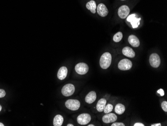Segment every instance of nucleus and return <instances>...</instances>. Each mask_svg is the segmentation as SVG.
I'll use <instances>...</instances> for the list:
<instances>
[{"mask_svg": "<svg viewBox=\"0 0 167 126\" xmlns=\"http://www.w3.org/2000/svg\"><path fill=\"white\" fill-rule=\"evenodd\" d=\"M64 122V118L60 115H57L55 116L53 120L54 126H61Z\"/></svg>", "mask_w": 167, "mask_h": 126, "instance_id": "a211bd4d", "label": "nucleus"}, {"mask_svg": "<svg viewBox=\"0 0 167 126\" xmlns=\"http://www.w3.org/2000/svg\"><path fill=\"white\" fill-rule=\"evenodd\" d=\"M130 13V9L126 5L120 7L118 10V15L121 19H125L128 16Z\"/></svg>", "mask_w": 167, "mask_h": 126, "instance_id": "1a4fd4ad", "label": "nucleus"}, {"mask_svg": "<svg viewBox=\"0 0 167 126\" xmlns=\"http://www.w3.org/2000/svg\"><path fill=\"white\" fill-rule=\"evenodd\" d=\"M97 13L100 16L104 17H106L109 13L107 7L104 4H100L97 7Z\"/></svg>", "mask_w": 167, "mask_h": 126, "instance_id": "9b49d317", "label": "nucleus"}, {"mask_svg": "<svg viewBox=\"0 0 167 126\" xmlns=\"http://www.w3.org/2000/svg\"><path fill=\"white\" fill-rule=\"evenodd\" d=\"M149 62L153 67L158 68L161 64V59L158 54L153 53L150 56Z\"/></svg>", "mask_w": 167, "mask_h": 126, "instance_id": "39448f33", "label": "nucleus"}, {"mask_svg": "<svg viewBox=\"0 0 167 126\" xmlns=\"http://www.w3.org/2000/svg\"><path fill=\"white\" fill-rule=\"evenodd\" d=\"M95 125H88V126H94Z\"/></svg>", "mask_w": 167, "mask_h": 126, "instance_id": "7c9ffc66", "label": "nucleus"}, {"mask_svg": "<svg viewBox=\"0 0 167 126\" xmlns=\"http://www.w3.org/2000/svg\"><path fill=\"white\" fill-rule=\"evenodd\" d=\"M132 62L128 59H123L118 63V68L121 70H128L132 67Z\"/></svg>", "mask_w": 167, "mask_h": 126, "instance_id": "7ed1b4c3", "label": "nucleus"}, {"mask_svg": "<svg viewBox=\"0 0 167 126\" xmlns=\"http://www.w3.org/2000/svg\"><path fill=\"white\" fill-rule=\"evenodd\" d=\"M75 70L79 75H84L89 71V66L83 62L78 63L75 66Z\"/></svg>", "mask_w": 167, "mask_h": 126, "instance_id": "423d86ee", "label": "nucleus"}, {"mask_svg": "<svg viewBox=\"0 0 167 126\" xmlns=\"http://www.w3.org/2000/svg\"><path fill=\"white\" fill-rule=\"evenodd\" d=\"M121 1H125V0H121Z\"/></svg>", "mask_w": 167, "mask_h": 126, "instance_id": "2f4dec72", "label": "nucleus"}, {"mask_svg": "<svg viewBox=\"0 0 167 126\" xmlns=\"http://www.w3.org/2000/svg\"><path fill=\"white\" fill-rule=\"evenodd\" d=\"M112 55L109 52L103 54L100 59V65L101 68L106 70L109 68L112 63Z\"/></svg>", "mask_w": 167, "mask_h": 126, "instance_id": "f257e3e1", "label": "nucleus"}, {"mask_svg": "<svg viewBox=\"0 0 167 126\" xmlns=\"http://www.w3.org/2000/svg\"><path fill=\"white\" fill-rule=\"evenodd\" d=\"M122 53L124 55L130 58H134L135 56V52L131 47L127 46L123 49Z\"/></svg>", "mask_w": 167, "mask_h": 126, "instance_id": "4468645a", "label": "nucleus"}, {"mask_svg": "<svg viewBox=\"0 0 167 126\" xmlns=\"http://www.w3.org/2000/svg\"><path fill=\"white\" fill-rule=\"evenodd\" d=\"M86 7L88 9V10L91 11L92 13L95 14L96 13V8H97V5L95 1L92 0L90 2H88L86 5Z\"/></svg>", "mask_w": 167, "mask_h": 126, "instance_id": "f3484780", "label": "nucleus"}, {"mask_svg": "<svg viewBox=\"0 0 167 126\" xmlns=\"http://www.w3.org/2000/svg\"><path fill=\"white\" fill-rule=\"evenodd\" d=\"M123 38V33L121 32H119L114 36L113 40L114 42H119Z\"/></svg>", "mask_w": 167, "mask_h": 126, "instance_id": "aec40b11", "label": "nucleus"}, {"mask_svg": "<svg viewBox=\"0 0 167 126\" xmlns=\"http://www.w3.org/2000/svg\"><path fill=\"white\" fill-rule=\"evenodd\" d=\"M97 99V94L94 91L89 92L85 97V101L87 103L91 104L94 103Z\"/></svg>", "mask_w": 167, "mask_h": 126, "instance_id": "ddd939ff", "label": "nucleus"}, {"mask_svg": "<svg viewBox=\"0 0 167 126\" xmlns=\"http://www.w3.org/2000/svg\"><path fill=\"white\" fill-rule=\"evenodd\" d=\"M0 126H4V125L2 123H0Z\"/></svg>", "mask_w": 167, "mask_h": 126, "instance_id": "c85d7f7f", "label": "nucleus"}, {"mask_svg": "<svg viewBox=\"0 0 167 126\" xmlns=\"http://www.w3.org/2000/svg\"><path fill=\"white\" fill-rule=\"evenodd\" d=\"M161 107L163 110L165 112H167V101H164L162 102L161 104Z\"/></svg>", "mask_w": 167, "mask_h": 126, "instance_id": "4be33fe9", "label": "nucleus"}, {"mask_svg": "<svg viewBox=\"0 0 167 126\" xmlns=\"http://www.w3.org/2000/svg\"><path fill=\"white\" fill-rule=\"evenodd\" d=\"M113 110V106L110 103H109L107 105H106L103 111L105 114H108L112 112Z\"/></svg>", "mask_w": 167, "mask_h": 126, "instance_id": "412c9836", "label": "nucleus"}, {"mask_svg": "<svg viewBox=\"0 0 167 126\" xmlns=\"http://www.w3.org/2000/svg\"><path fill=\"white\" fill-rule=\"evenodd\" d=\"M134 126H144V125L141 123H137L134 124Z\"/></svg>", "mask_w": 167, "mask_h": 126, "instance_id": "a878e982", "label": "nucleus"}, {"mask_svg": "<svg viewBox=\"0 0 167 126\" xmlns=\"http://www.w3.org/2000/svg\"><path fill=\"white\" fill-rule=\"evenodd\" d=\"M68 126H74L73 124H69L67 125Z\"/></svg>", "mask_w": 167, "mask_h": 126, "instance_id": "cd10ccee", "label": "nucleus"}, {"mask_svg": "<svg viewBox=\"0 0 167 126\" xmlns=\"http://www.w3.org/2000/svg\"><path fill=\"white\" fill-rule=\"evenodd\" d=\"M141 19V18H136V15L133 14L127 17V21L131 23L133 28H137L140 25Z\"/></svg>", "mask_w": 167, "mask_h": 126, "instance_id": "6e6552de", "label": "nucleus"}, {"mask_svg": "<svg viewBox=\"0 0 167 126\" xmlns=\"http://www.w3.org/2000/svg\"><path fill=\"white\" fill-rule=\"evenodd\" d=\"M115 111L117 114L122 115L124 113L125 111V105L121 103H118L117 105H116Z\"/></svg>", "mask_w": 167, "mask_h": 126, "instance_id": "6ab92c4d", "label": "nucleus"}, {"mask_svg": "<svg viewBox=\"0 0 167 126\" xmlns=\"http://www.w3.org/2000/svg\"><path fill=\"white\" fill-rule=\"evenodd\" d=\"M161 123H158V124H154L151 125V126H161Z\"/></svg>", "mask_w": 167, "mask_h": 126, "instance_id": "bb28decb", "label": "nucleus"}, {"mask_svg": "<svg viewBox=\"0 0 167 126\" xmlns=\"http://www.w3.org/2000/svg\"><path fill=\"white\" fill-rule=\"evenodd\" d=\"M107 103V100L105 99L102 98L98 102L97 104L96 105V108L98 111L99 112H102L104 111L105 107Z\"/></svg>", "mask_w": 167, "mask_h": 126, "instance_id": "dca6fc26", "label": "nucleus"}, {"mask_svg": "<svg viewBox=\"0 0 167 126\" xmlns=\"http://www.w3.org/2000/svg\"><path fill=\"white\" fill-rule=\"evenodd\" d=\"M68 75V69L66 66H62L59 70L57 76L60 80L65 79Z\"/></svg>", "mask_w": 167, "mask_h": 126, "instance_id": "f8f14e48", "label": "nucleus"}, {"mask_svg": "<svg viewBox=\"0 0 167 126\" xmlns=\"http://www.w3.org/2000/svg\"><path fill=\"white\" fill-rule=\"evenodd\" d=\"M128 41L131 45L134 47H138L140 46V42L138 37L134 35L129 36Z\"/></svg>", "mask_w": 167, "mask_h": 126, "instance_id": "2eb2a0df", "label": "nucleus"}, {"mask_svg": "<svg viewBox=\"0 0 167 126\" xmlns=\"http://www.w3.org/2000/svg\"><path fill=\"white\" fill-rule=\"evenodd\" d=\"M67 108L71 111H77L81 106L80 102L77 100H68L65 103Z\"/></svg>", "mask_w": 167, "mask_h": 126, "instance_id": "f03ea898", "label": "nucleus"}, {"mask_svg": "<svg viewBox=\"0 0 167 126\" xmlns=\"http://www.w3.org/2000/svg\"><path fill=\"white\" fill-rule=\"evenodd\" d=\"M91 120V116L89 114H82L77 117V122L81 125L88 124Z\"/></svg>", "mask_w": 167, "mask_h": 126, "instance_id": "0eeeda50", "label": "nucleus"}, {"mask_svg": "<svg viewBox=\"0 0 167 126\" xmlns=\"http://www.w3.org/2000/svg\"><path fill=\"white\" fill-rule=\"evenodd\" d=\"M1 110H2V106L0 105V112L1 111Z\"/></svg>", "mask_w": 167, "mask_h": 126, "instance_id": "c756f323", "label": "nucleus"}, {"mask_svg": "<svg viewBox=\"0 0 167 126\" xmlns=\"http://www.w3.org/2000/svg\"><path fill=\"white\" fill-rule=\"evenodd\" d=\"M6 95V92L4 89H0V98H2L5 97Z\"/></svg>", "mask_w": 167, "mask_h": 126, "instance_id": "5701e85b", "label": "nucleus"}, {"mask_svg": "<svg viewBox=\"0 0 167 126\" xmlns=\"http://www.w3.org/2000/svg\"><path fill=\"white\" fill-rule=\"evenodd\" d=\"M112 126H125V124L122 123H118V122H116V123H114L113 124H112Z\"/></svg>", "mask_w": 167, "mask_h": 126, "instance_id": "b1692460", "label": "nucleus"}, {"mask_svg": "<svg viewBox=\"0 0 167 126\" xmlns=\"http://www.w3.org/2000/svg\"><path fill=\"white\" fill-rule=\"evenodd\" d=\"M117 120V116L113 113L106 114L102 118L103 122L106 124L113 123L116 121Z\"/></svg>", "mask_w": 167, "mask_h": 126, "instance_id": "9d476101", "label": "nucleus"}, {"mask_svg": "<svg viewBox=\"0 0 167 126\" xmlns=\"http://www.w3.org/2000/svg\"><path fill=\"white\" fill-rule=\"evenodd\" d=\"M157 92L158 94H160L161 96H163L165 94V92H164V90L163 89H160L157 91Z\"/></svg>", "mask_w": 167, "mask_h": 126, "instance_id": "393cba45", "label": "nucleus"}, {"mask_svg": "<svg viewBox=\"0 0 167 126\" xmlns=\"http://www.w3.org/2000/svg\"><path fill=\"white\" fill-rule=\"evenodd\" d=\"M75 91V87L72 84H67L62 89V93L65 97H70L73 94Z\"/></svg>", "mask_w": 167, "mask_h": 126, "instance_id": "20e7f679", "label": "nucleus"}]
</instances>
